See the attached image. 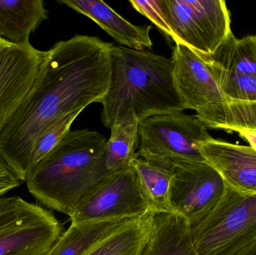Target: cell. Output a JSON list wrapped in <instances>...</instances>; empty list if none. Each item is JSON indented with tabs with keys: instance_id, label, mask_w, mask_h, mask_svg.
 <instances>
[{
	"instance_id": "d6986e66",
	"label": "cell",
	"mask_w": 256,
	"mask_h": 255,
	"mask_svg": "<svg viewBox=\"0 0 256 255\" xmlns=\"http://www.w3.org/2000/svg\"><path fill=\"white\" fill-rule=\"evenodd\" d=\"M208 58L226 70L256 77V36L238 39L232 32Z\"/></svg>"
},
{
	"instance_id": "d4e9b609",
	"label": "cell",
	"mask_w": 256,
	"mask_h": 255,
	"mask_svg": "<svg viewBox=\"0 0 256 255\" xmlns=\"http://www.w3.org/2000/svg\"><path fill=\"white\" fill-rule=\"evenodd\" d=\"M16 44L6 40L4 37H0V57L8 51L10 50Z\"/></svg>"
},
{
	"instance_id": "603a6c76",
	"label": "cell",
	"mask_w": 256,
	"mask_h": 255,
	"mask_svg": "<svg viewBox=\"0 0 256 255\" xmlns=\"http://www.w3.org/2000/svg\"><path fill=\"white\" fill-rule=\"evenodd\" d=\"M22 183L18 175L0 157V196L20 187Z\"/></svg>"
},
{
	"instance_id": "ffe728a7",
	"label": "cell",
	"mask_w": 256,
	"mask_h": 255,
	"mask_svg": "<svg viewBox=\"0 0 256 255\" xmlns=\"http://www.w3.org/2000/svg\"><path fill=\"white\" fill-rule=\"evenodd\" d=\"M201 57L208 64L220 88L226 95L240 101L256 102V76L226 70L208 57Z\"/></svg>"
},
{
	"instance_id": "44dd1931",
	"label": "cell",
	"mask_w": 256,
	"mask_h": 255,
	"mask_svg": "<svg viewBox=\"0 0 256 255\" xmlns=\"http://www.w3.org/2000/svg\"><path fill=\"white\" fill-rule=\"evenodd\" d=\"M80 113L81 112H76L62 117L38 139L30 154L28 173L60 144L70 131L72 124Z\"/></svg>"
},
{
	"instance_id": "7c38bea8",
	"label": "cell",
	"mask_w": 256,
	"mask_h": 255,
	"mask_svg": "<svg viewBox=\"0 0 256 255\" xmlns=\"http://www.w3.org/2000/svg\"><path fill=\"white\" fill-rule=\"evenodd\" d=\"M200 153L218 171L226 185L238 193L256 195V151L250 146L216 140L202 142Z\"/></svg>"
},
{
	"instance_id": "6da1fadb",
	"label": "cell",
	"mask_w": 256,
	"mask_h": 255,
	"mask_svg": "<svg viewBox=\"0 0 256 255\" xmlns=\"http://www.w3.org/2000/svg\"><path fill=\"white\" fill-rule=\"evenodd\" d=\"M114 45L94 36L57 42L32 89L0 133V157L22 182L39 137L58 120L100 103L109 89Z\"/></svg>"
},
{
	"instance_id": "ba28073f",
	"label": "cell",
	"mask_w": 256,
	"mask_h": 255,
	"mask_svg": "<svg viewBox=\"0 0 256 255\" xmlns=\"http://www.w3.org/2000/svg\"><path fill=\"white\" fill-rule=\"evenodd\" d=\"M172 39L198 55L210 57L232 33L224 0H164Z\"/></svg>"
},
{
	"instance_id": "9c48e42d",
	"label": "cell",
	"mask_w": 256,
	"mask_h": 255,
	"mask_svg": "<svg viewBox=\"0 0 256 255\" xmlns=\"http://www.w3.org/2000/svg\"><path fill=\"white\" fill-rule=\"evenodd\" d=\"M152 212L130 167L112 173L78 205L72 223L132 220Z\"/></svg>"
},
{
	"instance_id": "7402d4cb",
	"label": "cell",
	"mask_w": 256,
	"mask_h": 255,
	"mask_svg": "<svg viewBox=\"0 0 256 255\" xmlns=\"http://www.w3.org/2000/svg\"><path fill=\"white\" fill-rule=\"evenodd\" d=\"M131 5L138 13L152 21L166 35L172 36L168 23L164 0H130Z\"/></svg>"
},
{
	"instance_id": "e0dca14e",
	"label": "cell",
	"mask_w": 256,
	"mask_h": 255,
	"mask_svg": "<svg viewBox=\"0 0 256 255\" xmlns=\"http://www.w3.org/2000/svg\"><path fill=\"white\" fill-rule=\"evenodd\" d=\"M154 213L132 220L106 239L104 240L87 255H140L153 229Z\"/></svg>"
},
{
	"instance_id": "5bb4252c",
	"label": "cell",
	"mask_w": 256,
	"mask_h": 255,
	"mask_svg": "<svg viewBox=\"0 0 256 255\" xmlns=\"http://www.w3.org/2000/svg\"><path fill=\"white\" fill-rule=\"evenodd\" d=\"M140 255H198L189 223L178 214H154L152 235Z\"/></svg>"
},
{
	"instance_id": "8fae6325",
	"label": "cell",
	"mask_w": 256,
	"mask_h": 255,
	"mask_svg": "<svg viewBox=\"0 0 256 255\" xmlns=\"http://www.w3.org/2000/svg\"><path fill=\"white\" fill-rule=\"evenodd\" d=\"M46 55L27 42L0 57V133L32 89Z\"/></svg>"
},
{
	"instance_id": "4fadbf2b",
	"label": "cell",
	"mask_w": 256,
	"mask_h": 255,
	"mask_svg": "<svg viewBox=\"0 0 256 255\" xmlns=\"http://www.w3.org/2000/svg\"><path fill=\"white\" fill-rule=\"evenodd\" d=\"M78 13L85 15L106 31L117 43L135 50L152 49V25L142 26L131 23L120 16L110 6L100 0H60Z\"/></svg>"
},
{
	"instance_id": "8992f818",
	"label": "cell",
	"mask_w": 256,
	"mask_h": 255,
	"mask_svg": "<svg viewBox=\"0 0 256 255\" xmlns=\"http://www.w3.org/2000/svg\"><path fill=\"white\" fill-rule=\"evenodd\" d=\"M137 157L172 170L184 162L204 161L202 142L212 137L196 115L184 112L154 115L138 123Z\"/></svg>"
},
{
	"instance_id": "cb8c5ba5",
	"label": "cell",
	"mask_w": 256,
	"mask_h": 255,
	"mask_svg": "<svg viewBox=\"0 0 256 255\" xmlns=\"http://www.w3.org/2000/svg\"><path fill=\"white\" fill-rule=\"evenodd\" d=\"M242 139H245L250 146L256 151V130H240L237 132Z\"/></svg>"
},
{
	"instance_id": "9a60e30c",
	"label": "cell",
	"mask_w": 256,
	"mask_h": 255,
	"mask_svg": "<svg viewBox=\"0 0 256 255\" xmlns=\"http://www.w3.org/2000/svg\"><path fill=\"white\" fill-rule=\"evenodd\" d=\"M134 220L72 223L46 255H87Z\"/></svg>"
},
{
	"instance_id": "30bf717a",
	"label": "cell",
	"mask_w": 256,
	"mask_h": 255,
	"mask_svg": "<svg viewBox=\"0 0 256 255\" xmlns=\"http://www.w3.org/2000/svg\"><path fill=\"white\" fill-rule=\"evenodd\" d=\"M172 172L170 202L173 214L194 226L219 204L225 192V181L206 161L180 163Z\"/></svg>"
},
{
	"instance_id": "3957f363",
	"label": "cell",
	"mask_w": 256,
	"mask_h": 255,
	"mask_svg": "<svg viewBox=\"0 0 256 255\" xmlns=\"http://www.w3.org/2000/svg\"><path fill=\"white\" fill-rule=\"evenodd\" d=\"M110 56L109 89L100 102L105 127L129 111L141 121L185 110L174 85L172 58L122 46H112Z\"/></svg>"
},
{
	"instance_id": "277c9868",
	"label": "cell",
	"mask_w": 256,
	"mask_h": 255,
	"mask_svg": "<svg viewBox=\"0 0 256 255\" xmlns=\"http://www.w3.org/2000/svg\"><path fill=\"white\" fill-rule=\"evenodd\" d=\"M174 85L185 109H192L208 129L237 133L256 130V102L226 95L206 60L182 44L173 46Z\"/></svg>"
},
{
	"instance_id": "5b68a950",
	"label": "cell",
	"mask_w": 256,
	"mask_h": 255,
	"mask_svg": "<svg viewBox=\"0 0 256 255\" xmlns=\"http://www.w3.org/2000/svg\"><path fill=\"white\" fill-rule=\"evenodd\" d=\"M198 255H244L256 247V195L226 185L216 208L190 226Z\"/></svg>"
},
{
	"instance_id": "52a82bcc",
	"label": "cell",
	"mask_w": 256,
	"mask_h": 255,
	"mask_svg": "<svg viewBox=\"0 0 256 255\" xmlns=\"http://www.w3.org/2000/svg\"><path fill=\"white\" fill-rule=\"evenodd\" d=\"M63 233L46 208L18 196L0 199V255H46Z\"/></svg>"
},
{
	"instance_id": "2e32d148",
	"label": "cell",
	"mask_w": 256,
	"mask_h": 255,
	"mask_svg": "<svg viewBox=\"0 0 256 255\" xmlns=\"http://www.w3.org/2000/svg\"><path fill=\"white\" fill-rule=\"evenodd\" d=\"M138 123L134 112L129 111L115 120L110 127L111 134L106 143L105 164L112 173L132 167L138 157Z\"/></svg>"
},
{
	"instance_id": "484cf974",
	"label": "cell",
	"mask_w": 256,
	"mask_h": 255,
	"mask_svg": "<svg viewBox=\"0 0 256 255\" xmlns=\"http://www.w3.org/2000/svg\"><path fill=\"white\" fill-rule=\"evenodd\" d=\"M256 255V247L254 250H251L249 253H246V255Z\"/></svg>"
},
{
	"instance_id": "7a4b0ae2",
	"label": "cell",
	"mask_w": 256,
	"mask_h": 255,
	"mask_svg": "<svg viewBox=\"0 0 256 255\" xmlns=\"http://www.w3.org/2000/svg\"><path fill=\"white\" fill-rule=\"evenodd\" d=\"M106 138L96 131L70 130L26 177L28 192L44 206L69 217L112 172L105 164Z\"/></svg>"
},
{
	"instance_id": "ac0fdd59",
	"label": "cell",
	"mask_w": 256,
	"mask_h": 255,
	"mask_svg": "<svg viewBox=\"0 0 256 255\" xmlns=\"http://www.w3.org/2000/svg\"><path fill=\"white\" fill-rule=\"evenodd\" d=\"M152 212L173 214L170 202L172 172L137 157L132 165Z\"/></svg>"
}]
</instances>
